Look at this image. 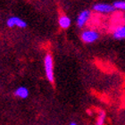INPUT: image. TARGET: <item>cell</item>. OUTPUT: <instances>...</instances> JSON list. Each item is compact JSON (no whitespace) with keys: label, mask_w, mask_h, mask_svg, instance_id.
I'll list each match as a JSON object with an SVG mask.
<instances>
[{"label":"cell","mask_w":125,"mask_h":125,"mask_svg":"<svg viewBox=\"0 0 125 125\" xmlns=\"http://www.w3.org/2000/svg\"><path fill=\"white\" fill-rule=\"evenodd\" d=\"M6 25L9 28H13L14 26H17L19 28L24 29V28L27 27V22L25 21H23L22 19L17 17V16H13V17H10V18L7 19Z\"/></svg>","instance_id":"cell-4"},{"label":"cell","mask_w":125,"mask_h":125,"mask_svg":"<svg viewBox=\"0 0 125 125\" xmlns=\"http://www.w3.org/2000/svg\"><path fill=\"white\" fill-rule=\"evenodd\" d=\"M99 39V33L94 30H86L81 34V39L85 43H93Z\"/></svg>","instance_id":"cell-2"},{"label":"cell","mask_w":125,"mask_h":125,"mask_svg":"<svg viewBox=\"0 0 125 125\" xmlns=\"http://www.w3.org/2000/svg\"><path fill=\"white\" fill-rule=\"evenodd\" d=\"M105 117H106L105 113L104 111H100L97 119H96V125H104V122H105Z\"/></svg>","instance_id":"cell-9"},{"label":"cell","mask_w":125,"mask_h":125,"mask_svg":"<svg viewBox=\"0 0 125 125\" xmlns=\"http://www.w3.org/2000/svg\"><path fill=\"white\" fill-rule=\"evenodd\" d=\"M69 125H78V124H77L75 122H72V123H70V124Z\"/></svg>","instance_id":"cell-11"},{"label":"cell","mask_w":125,"mask_h":125,"mask_svg":"<svg viewBox=\"0 0 125 125\" xmlns=\"http://www.w3.org/2000/svg\"><path fill=\"white\" fill-rule=\"evenodd\" d=\"M44 66L46 76L49 82H54L55 76H54V61L51 54H47L44 58Z\"/></svg>","instance_id":"cell-1"},{"label":"cell","mask_w":125,"mask_h":125,"mask_svg":"<svg viewBox=\"0 0 125 125\" xmlns=\"http://www.w3.org/2000/svg\"><path fill=\"white\" fill-rule=\"evenodd\" d=\"M14 95H15V96H17V97L25 99L29 96V89H27L26 87L21 86L15 89Z\"/></svg>","instance_id":"cell-6"},{"label":"cell","mask_w":125,"mask_h":125,"mask_svg":"<svg viewBox=\"0 0 125 125\" xmlns=\"http://www.w3.org/2000/svg\"><path fill=\"white\" fill-rule=\"evenodd\" d=\"M91 15V12L89 10H84L82 11L80 14H79L78 18H77V25L80 28H83L84 25L87 23V21H89Z\"/></svg>","instance_id":"cell-5"},{"label":"cell","mask_w":125,"mask_h":125,"mask_svg":"<svg viewBox=\"0 0 125 125\" xmlns=\"http://www.w3.org/2000/svg\"><path fill=\"white\" fill-rule=\"evenodd\" d=\"M59 25L62 29H68L71 25V19L66 15H62L59 18Z\"/></svg>","instance_id":"cell-8"},{"label":"cell","mask_w":125,"mask_h":125,"mask_svg":"<svg viewBox=\"0 0 125 125\" xmlns=\"http://www.w3.org/2000/svg\"><path fill=\"white\" fill-rule=\"evenodd\" d=\"M113 5H114V7H115V9H119V10L125 11V1L118 0V1L114 2Z\"/></svg>","instance_id":"cell-10"},{"label":"cell","mask_w":125,"mask_h":125,"mask_svg":"<svg viewBox=\"0 0 125 125\" xmlns=\"http://www.w3.org/2000/svg\"><path fill=\"white\" fill-rule=\"evenodd\" d=\"M93 10L96 13H114L116 9L114 7L113 5L109 4H104V3H98L93 5Z\"/></svg>","instance_id":"cell-3"},{"label":"cell","mask_w":125,"mask_h":125,"mask_svg":"<svg viewBox=\"0 0 125 125\" xmlns=\"http://www.w3.org/2000/svg\"><path fill=\"white\" fill-rule=\"evenodd\" d=\"M113 36L115 39H125V25L116 27L113 32Z\"/></svg>","instance_id":"cell-7"},{"label":"cell","mask_w":125,"mask_h":125,"mask_svg":"<svg viewBox=\"0 0 125 125\" xmlns=\"http://www.w3.org/2000/svg\"><path fill=\"white\" fill-rule=\"evenodd\" d=\"M124 20H125V14H124Z\"/></svg>","instance_id":"cell-12"}]
</instances>
